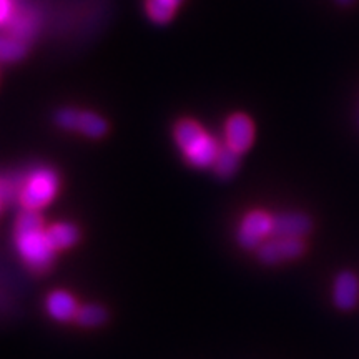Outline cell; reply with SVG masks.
I'll return each instance as SVG.
<instances>
[{
  "label": "cell",
  "mask_w": 359,
  "mask_h": 359,
  "mask_svg": "<svg viewBox=\"0 0 359 359\" xmlns=\"http://www.w3.org/2000/svg\"><path fill=\"white\" fill-rule=\"evenodd\" d=\"M15 246L20 258L35 273L50 268L55 250L48 241L43 218L37 210H24L15 219Z\"/></svg>",
  "instance_id": "1"
},
{
  "label": "cell",
  "mask_w": 359,
  "mask_h": 359,
  "mask_svg": "<svg viewBox=\"0 0 359 359\" xmlns=\"http://www.w3.org/2000/svg\"><path fill=\"white\" fill-rule=\"evenodd\" d=\"M175 140L187 161L196 168L213 167L219 147L217 138L212 137L200 123L193 120H182L175 127Z\"/></svg>",
  "instance_id": "2"
},
{
  "label": "cell",
  "mask_w": 359,
  "mask_h": 359,
  "mask_svg": "<svg viewBox=\"0 0 359 359\" xmlns=\"http://www.w3.org/2000/svg\"><path fill=\"white\" fill-rule=\"evenodd\" d=\"M58 191V177L50 168H35L27 175L19 187L20 205L25 210H39L55 198Z\"/></svg>",
  "instance_id": "3"
},
{
  "label": "cell",
  "mask_w": 359,
  "mask_h": 359,
  "mask_svg": "<svg viewBox=\"0 0 359 359\" xmlns=\"http://www.w3.org/2000/svg\"><path fill=\"white\" fill-rule=\"evenodd\" d=\"M55 120L62 128L72 130V132H80L90 138H98L107 133L105 120L100 115L92 114V111L65 109L58 111Z\"/></svg>",
  "instance_id": "4"
},
{
  "label": "cell",
  "mask_w": 359,
  "mask_h": 359,
  "mask_svg": "<svg viewBox=\"0 0 359 359\" xmlns=\"http://www.w3.org/2000/svg\"><path fill=\"white\" fill-rule=\"evenodd\" d=\"M273 226H275V218L269 213L262 210L250 212L243 218L240 231H238L240 243L245 248H258L269 236H273Z\"/></svg>",
  "instance_id": "5"
},
{
  "label": "cell",
  "mask_w": 359,
  "mask_h": 359,
  "mask_svg": "<svg viewBox=\"0 0 359 359\" xmlns=\"http://www.w3.org/2000/svg\"><path fill=\"white\" fill-rule=\"evenodd\" d=\"M304 243L302 238L271 236L258 246V257L263 263L275 264L302 257Z\"/></svg>",
  "instance_id": "6"
},
{
  "label": "cell",
  "mask_w": 359,
  "mask_h": 359,
  "mask_svg": "<svg viewBox=\"0 0 359 359\" xmlns=\"http://www.w3.org/2000/svg\"><path fill=\"white\" fill-rule=\"evenodd\" d=\"M255 140V125L245 114H235L224 123V143L238 155L245 154Z\"/></svg>",
  "instance_id": "7"
},
{
  "label": "cell",
  "mask_w": 359,
  "mask_h": 359,
  "mask_svg": "<svg viewBox=\"0 0 359 359\" xmlns=\"http://www.w3.org/2000/svg\"><path fill=\"white\" fill-rule=\"evenodd\" d=\"M333 302L343 311H349L359 302V280L351 271H343L336 276L333 285Z\"/></svg>",
  "instance_id": "8"
},
{
  "label": "cell",
  "mask_w": 359,
  "mask_h": 359,
  "mask_svg": "<svg viewBox=\"0 0 359 359\" xmlns=\"http://www.w3.org/2000/svg\"><path fill=\"white\" fill-rule=\"evenodd\" d=\"M311 230V222L306 215L302 213H283L275 218L273 236L281 238H303Z\"/></svg>",
  "instance_id": "9"
},
{
  "label": "cell",
  "mask_w": 359,
  "mask_h": 359,
  "mask_svg": "<svg viewBox=\"0 0 359 359\" xmlns=\"http://www.w3.org/2000/svg\"><path fill=\"white\" fill-rule=\"evenodd\" d=\"M47 311L57 321H70L77 316L79 306L72 294L65 291H53L47 298Z\"/></svg>",
  "instance_id": "10"
},
{
  "label": "cell",
  "mask_w": 359,
  "mask_h": 359,
  "mask_svg": "<svg viewBox=\"0 0 359 359\" xmlns=\"http://www.w3.org/2000/svg\"><path fill=\"white\" fill-rule=\"evenodd\" d=\"M48 241L53 250H65L77 243L79 230L70 223H55L52 226L45 228Z\"/></svg>",
  "instance_id": "11"
},
{
  "label": "cell",
  "mask_w": 359,
  "mask_h": 359,
  "mask_svg": "<svg viewBox=\"0 0 359 359\" xmlns=\"http://www.w3.org/2000/svg\"><path fill=\"white\" fill-rule=\"evenodd\" d=\"M182 0H147V13L155 24H167L173 19Z\"/></svg>",
  "instance_id": "12"
},
{
  "label": "cell",
  "mask_w": 359,
  "mask_h": 359,
  "mask_svg": "<svg viewBox=\"0 0 359 359\" xmlns=\"http://www.w3.org/2000/svg\"><path fill=\"white\" fill-rule=\"evenodd\" d=\"M24 40L15 35H0V62H17L25 55Z\"/></svg>",
  "instance_id": "13"
},
{
  "label": "cell",
  "mask_w": 359,
  "mask_h": 359,
  "mask_svg": "<svg viewBox=\"0 0 359 359\" xmlns=\"http://www.w3.org/2000/svg\"><path fill=\"white\" fill-rule=\"evenodd\" d=\"M238 155L236 151H233L224 145L223 148H219L218 151V156L217 160H215L213 167H215V172H217L219 177L226 178V177H231L233 173L236 172L238 168Z\"/></svg>",
  "instance_id": "14"
},
{
  "label": "cell",
  "mask_w": 359,
  "mask_h": 359,
  "mask_svg": "<svg viewBox=\"0 0 359 359\" xmlns=\"http://www.w3.org/2000/svg\"><path fill=\"white\" fill-rule=\"evenodd\" d=\"M105 318H107L105 309L97 306V304H87V306L79 308L75 320L79 321V325L92 327V326L102 325V323L105 321Z\"/></svg>",
  "instance_id": "15"
},
{
  "label": "cell",
  "mask_w": 359,
  "mask_h": 359,
  "mask_svg": "<svg viewBox=\"0 0 359 359\" xmlns=\"http://www.w3.org/2000/svg\"><path fill=\"white\" fill-rule=\"evenodd\" d=\"M17 13L13 0H0V25H11Z\"/></svg>",
  "instance_id": "16"
},
{
  "label": "cell",
  "mask_w": 359,
  "mask_h": 359,
  "mask_svg": "<svg viewBox=\"0 0 359 359\" xmlns=\"http://www.w3.org/2000/svg\"><path fill=\"white\" fill-rule=\"evenodd\" d=\"M336 2L341 4V6H349V4H353L354 0H336Z\"/></svg>",
  "instance_id": "17"
},
{
  "label": "cell",
  "mask_w": 359,
  "mask_h": 359,
  "mask_svg": "<svg viewBox=\"0 0 359 359\" xmlns=\"http://www.w3.org/2000/svg\"><path fill=\"white\" fill-rule=\"evenodd\" d=\"M4 203H6V201H4L2 196H0V212H2V208H4Z\"/></svg>",
  "instance_id": "18"
}]
</instances>
